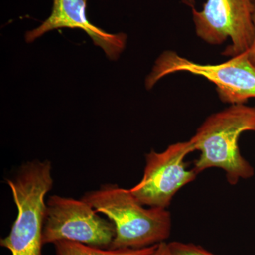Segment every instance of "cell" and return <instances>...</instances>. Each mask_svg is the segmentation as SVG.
<instances>
[{"label":"cell","mask_w":255,"mask_h":255,"mask_svg":"<svg viewBox=\"0 0 255 255\" xmlns=\"http://www.w3.org/2000/svg\"><path fill=\"white\" fill-rule=\"evenodd\" d=\"M188 73L203 77L216 86L220 100L231 105H245L255 98V68L247 52L217 65L194 63L172 50L162 53L145 80L147 90L167 75Z\"/></svg>","instance_id":"4"},{"label":"cell","mask_w":255,"mask_h":255,"mask_svg":"<svg viewBox=\"0 0 255 255\" xmlns=\"http://www.w3.org/2000/svg\"><path fill=\"white\" fill-rule=\"evenodd\" d=\"M253 25H254V36H253V42H252L251 46L246 52L248 53V59L255 68V4L254 11H253Z\"/></svg>","instance_id":"11"},{"label":"cell","mask_w":255,"mask_h":255,"mask_svg":"<svg viewBox=\"0 0 255 255\" xmlns=\"http://www.w3.org/2000/svg\"><path fill=\"white\" fill-rule=\"evenodd\" d=\"M51 170L50 161L35 159L23 164L14 177L7 179L18 214L0 246L11 255H43L45 197L53 185Z\"/></svg>","instance_id":"3"},{"label":"cell","mask_w":255,"mask_h":255,"mask_svg":"<svg viewBox=\"0 0 255 255\" xmlns=\"http://www.w3.org/2000/svg\"><path fill=\"white\" fill-rule=\"evenodd\" d=\"M115 226L110 249H140L165 242L170 235L171 215L166 209H145L130 189L104 184L82 198Z\"/></svg>","instance_id":"1"},{"label":"cell","mask_w":255,"mask_h":255,"mask_svg":"<svg viewBox=\"0 0 255 255\" xmlns=\"http://www.w3.org/2000/svg\"><path fill=\"white\" fill-rule=\"evenodd\" d=\"M253 0H207L203 9H192L196 35L212 46L221 45L228 38L231 46L223 55L236 56L251 46L254 36Z\"/></svg>","instance_id":"6"},{"label":"cell","mask_w":255,"mask_h":255,"mask_svg":"<svg viewBox=\"0 0 255 255\" xmlns=\"http://www.w3.org/2000/svg\"><path fill=\"white\" fill-rule=\"evenodd\" d=\"M184 1L186 4L189 5V6H191L192 9H194V0H184Z\"/></svg>","instance_id":"13"},{"label":"cell","mask_w":255,"mask_h":255,"mask_svg":"<svg viewBox=\"0 0 255 255\" xmlns=\"http://www.w3.org/2000/svg\"><path fill=\"white\" fill-rule=\"evenodd\" d=\"M195 151L192 140L169 145L163 152L151 150L145 155L140 182L130 189L142 205L166 209L179 189L195 179L198 172L188 169L186 157Z\"/></svg>","instance_id":"7"},{"label":"cell","mask_w":255,"mask_h":255,"mask_svg":"<svg viewBox=\"0 0 255 255\" xmlns=\"http://www.w3.org/2000/svg\"><path fill=\"white\" fill-rule=\"evenodd\" d=\"M168 248L171 255H215L202 247L192 243L171 242L168 243Z\"/></svg>","instance_id":"10"},{"label":"cell","mask_w":255,"mask_h":255,"mask_svg":"<svg viewBox=\"0 0 255 255\" xmlns=\"http://www.w3.org/2000/svg\"><path fill=\"white\" fill-rule=\"evenodd\" d=\"M150 255H171L169 251L168 243L166 242L159 243L155 251Z\"/></svg>","instance_id":"12"},{"label":"cell","mask_w":255,"mask_h":255,"mask_svg":"<svg viewBox=\"0 0 255 255\" xmlns=\"http://www.w3.org/2000/svg\"><path fill=\"white\" fill-rule=\"evenodd\" d=\"M87 0H53L49 17L38 27L26 32V41L32 43L47 32L58 28H78L91 38L95 46L104 50L107 58L117 60L125 49L127 34L109 33L92 24L87 16Z\"/></svg>","instance_id":"8"},{"label":"cell","mask_w":255,"mask_h":255,"mask_svg":"<svg viewBox=\"0 0 255 255\" xmlns=\"http://www.w3.org/2000/svg\"><path fill=\"white\" fill-rule=\"evenodd\" d=\"M115 235L114 223L99 216L82 199L53 195L46 202L42 236L43 246L69 241L110 249Z\"/></svg>","instance_id":"5"},{"label":"cell","mask_w":255,"mask_h":255,"mask_svg":"<svg viewBox=\"0 0 255 255\" xmlns=\"http://www.w3.org/2000/svg\"><path fill=\"white\" fill-rule=\"evenodd\" d=\"M253 2H254V4H255V0H253Z\"/></svg>","instance_id":"14"},{"label":"cell","mask_w":255,"mask_h":255,"mask_svg":"<svg viewBox=\"0 0 255 255\" xmlns=\"http://www.w3.org/2000/svg\"><path fill=\"white\" fill-rule=\"evenodd\" d=\"M53 245L56 255H150L157 246L140 249H104L69 241H58Z\"/></svg>","instance_id":"9"},{"label":"cell","mask_w":255,"mask_h":255,"mask_svg":"<svg viewBox=\"0 0 255 255\" xmlns=\"http://www.w3.org/2000/svg\"><path fill=\"white\" fill-rule=\"evenodd\" d=\"M246 131H255V107L231 105L210 116L191 138L195 150L201 152L194 169L198 173L212 167L222 169L233 185L253 177L254 168L238 146L240 136Z\"/></svg>","instance_id":"2"}]
</instances>
